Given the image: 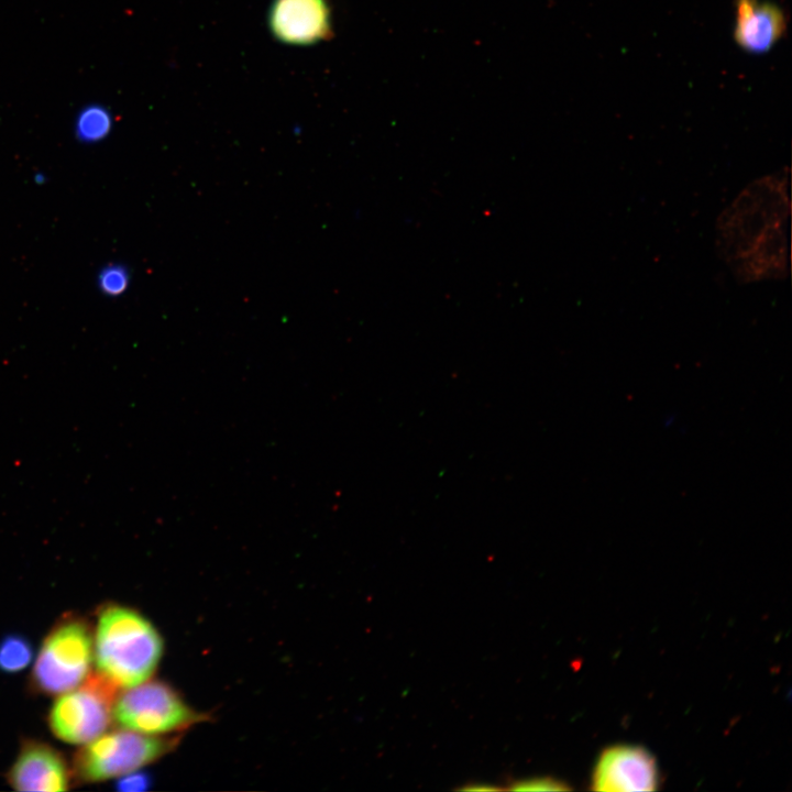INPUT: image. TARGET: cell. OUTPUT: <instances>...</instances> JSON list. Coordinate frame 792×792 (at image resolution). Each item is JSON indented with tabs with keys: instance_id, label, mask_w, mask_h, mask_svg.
I'll list each match as a JSON object with an SVG mask.
<instances>
[{
	"instance_id": "obj_15",
	"label": "cell",
	"mask_w": 792,
	"mask_h": 792,
	"mask_svg": "<svg viewBox=\"0 0 792 792\" xmlns=\"http://www.w3.org/2000/svg\"><path fill=\"white\" fill-rule=\"evenodd\" d=\"M130 772L120 777L118 785L121 790H142L147 784V779L143 774Z\"/></svg>"
},
{
	"instance_id": "obj_7",
	"label": "cell",
	"mask_w": 792,
	"mask_h": 792,
	"mask_svg": "<svg viewBox=\"0 0 792 792\" xmlns=\"http://www.w3.org/2000/svg\"><path fill=\"white\" fill-rule=\"evenodd\" d=\"M658 783L654 758L641 747L627 745L605 749L592 778L593 790L607 792L653 791Z\"/></svg>"
},
{
	"instance_id": "obj_13",
	"label": "cell",
	"mask_w": 792,
	"mask_h": 792,
	"mask_svg": "<svg viewBox=\"0 0 792 792\" xmlns=\"http://www.w3.org/2000/svg\"><path fill=\"white\" fill-rule=\"evenodd\" d=\"M100 289L109 296H119L124 293L130 283L128 270L120 264L106 266L98 277Z\"/></svg>"
},
{
	"instance_id": "obj_12",
	"label": "cell",
	"mask_w": 792,
	"mask_h": 792,
	"mask_svg": "<svg viewBox=\"0 0 792 792\" xmlns=\"http://www.w3.org/2000/svg\"><path fill=\"white\" fill-rule=\"evenodd\" d=\"M33 659L31 642L21 635H7L0 640V670L14 673L25 669Z\"/></svg>"
},
{
	"instance_id": "obj_4",
	"label": "cell",
	"mask_w": 792,
	"mask_h": 792,
	"mask_svg": "<svg viewBox=\"0 0 792 792\" xmlns=\"http://www.w3.org/2000/svg\"><path fill=\"white\" fill-rule=\"evenodd\" d=\"M112 719L124 729L164 736L184 730L204 719L169 685L145 681L116 696Z\"/></svg>"
},
{
	"instance_id": "obj_2",
	"label": "cell",
	"mask_w": 792,
	"mask_h": 792,
	"mask_svg": "<svg viewBox=\"0 0 792 792\" xmlns=\"http://www.w3.org/2000/svg\"><path fill=\"white\" fill-rule=\"evenodd\" d=\"M98 673L116 688H132L147 681L164 651L154 625L135 609L105 607L98 617L95 638Z\"/></svg>"
},
{
	"instance_id": "obj_1",
	"label": "cell",
	"mask_w": 792,
	"mask_h": 792,
	"mask_svg": "<svg viewBox=\"0 0 792 792\" xmlns=\"http://www.w3.org/2000/svg\"><path fill=\"white\" fill-rule=\"evenodd\" d=\"M789 172L760 177L716 221V250L739 283L789 275Z\"/></svg>"
},
{
	"instance_id": "obj_16",
	"label": "cell",
	"mask_w": 792,
	"mask_h": 792,
	"mask_svg": "<svg viewBox=\"0 0 792 792\" xmlns=\"http://www.w3.org/2000/svg\"><path fill=\"white\" fill-rule=\"evenodd\" d=\"M460 790H464V791H492L493 790L494 791V790H498V788L494 787L490 783L473 782V783L465 784L464 787L460 788Z\"/></svg>"
},
{
	"instance_id": "obj_10",
	"label": "cell",
	"mask_w": 792,
	"mask_h": 792,
	"mask_svg": "<svg viewBox=\"0 0 792 792\" xmlns=\"http://www.w3.org/2000/svg\"><path fill=\"white\" fill-rule=\"evenodd\" d=\"M734 37L750 53H766L783 36L787 18L776 4L759 0H736Z\"/></svg>"
},
{
	"instance_id": "obj_14",
	"label": "cell",
	"mask_w": 792,
	"mask_h": 792,
	"mask_svg": "<svg viewBox=\"0 0 792 792\" xmlns=\"http://www.w3.org/2000/svg\"><path fill=\"white\" fill-rule=\"evenodd\" d=\"M509 789L514 791H565L570 790V787L550 777H538L513 781Z\"/></svg>"
},
{
	"instance_id": "obj_3",
	"label": "cell",
	"mask_w": 792,
	"mask_h": 792,
	"mask_svg": "<svg viewBox=\"0 0 792 792\" xmlns=\"http://www.w3.org/2000/svg\"><path fill=\"white\" fill-rule=\"evenodd\" d=\"M174 739L129 729L102 734L75 757L74 770L85 782H97L138 771L175 747Z\"/></svg>"
},
{
	"instance_id": "obj_6",
	"label": "cell",
	"mask_w": 792,
	"mask_h": 792,
	"mask_svg": "<svg viewBox=\"0 0 792 792\" xmlns=\"http://www.w3.org/2000/svg\"><path fill=\"white\" fill-rule=\"evenodd\" d=\"M116 686L97 673L59 696L50 713L52 732L70 744L99 737L112 719Z\"/></svg>"
},
{
	"instance_id": "obj_11",
	"label": "cell",
	"mask_w": 792,
	"mask_h": 792,
	"mask_svg": "<svg viewBox=\"0 0 792 792\" xmlns=\"http://www.w3.org/2000/svg\"><path fill=\"white\" fill-rule=\"evenodd\" d=\"M113 127L111 111L102 103L90 102L81 107L74 121V133L78 141L97 143L105 140Z\"/></svg>"
},
{
	"instance_id": "obj_5",
	"label": "cell",
	"mask_w": 792,
	"mask_h": 792,
	"mask_svg": "<svg viewBox=\"0 0 792 792\" xmlns=\"http://www.w3.org/2000/svg\"><path fill=\"white\" fill-rule=\"evenodd\" d=\"M92 660V637L85 622L69 618L53 628L36 657L33 680L42 692L59 694L80 685Z\"/></svg>"
},
{
	"instance_id": "obj_8",
	"label": "cell",
	"mask_w": 792,
	"mask_h": 792,
	"mask_svg": "<svg viewBox=\"0 0 792 792\" xmlns=\"http://www.w3.org/2000/svg\"><path fill=\"white\" fill-rule=\"evenodd\" d=\"M273 35L293 45H310L332 35L328 0H274L268 15Z\"/></svg>"
},
{
	"instance_id": "obj_9",
	"label": "cell",
	"mask_w": 792,
	"mask_h": 792,
	"mask_svg": "<svg viewBox=\"0 0 792 792\" xmlns=\"http://www.w3.org/2000/svg\"><path fill=\"white\" fill-rule=\"evenodd\" d=\"M9 783L19 791H65L69 778L62 756L52 747L31 741L12 765Z\"/></svg>"
}]
</instances>
